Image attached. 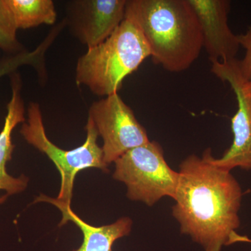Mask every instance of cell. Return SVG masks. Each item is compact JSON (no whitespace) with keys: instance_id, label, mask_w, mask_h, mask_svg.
<instances>
[{"instance_id":"10","label":"cell","mask_w":251,"mask_h":251,"mask_svg":"<svg viewBox=\"0 0 251 251\" xmlns=\"http://www.w3.org/2000/svg\"><path fill=\"white\" fill-rule=\"evenodd\" d=\"M10 75L12 94L7 105L4 126L0 132V190L6 191L7 195H14L25 190L28 178L25 176L14 177L6 171V163L11 161L15 148L12 142L13 130L19 124L25 121L24 102L21 95V76L16 73Z\"/></svg>"},{"instance_id":"14","label":"cell","mask_w":251,"mask_h":251,"mask_svg":"<svg viewBox=\"0 0 251 251\" xmlns=\"http://www.w3.org/2000/svg\"><path fill=\"white\" fill-rule=\"evenodd\" d=\"M238 36L241 48L245 51L242 60H239V69L243 77L249 80L251 78V26L245 33Z\"/></svg>"},{"instance_id":"11","label":"cell","mask_w":251,"mask_h":251,"mask_svg":"<svg viewBox=\"0 0 251 251\" xmlns=\"http://www.w3.org/2000/svg\"><path fill=\"white\" fill-rule=\"evenodd\" d=\"M62 213L59 226L68 222L74 223L83 234V242L78 249L72 251H113L114 243L118 239L129 235L133 221L130 218L122 217L113 224L103 226H94L87 224L66 204L51 202Z\"/></svg>"},{"instance_id":"6","label":"cell","mask_w":251,"mask_h":251,"mask_svg":"<svg viewBox=\"0 0 251 251\" xmlns=\"http://www.w3.org/2000/svg\"><path fill=\"white\" fill-rule=\"evenodd\" d=\"M88 118L103 138V160L108 166L132 149L150 142L146 130L118 93L94 102Z\"/></svg>"},{"instance_id":"2","label":"cell","mask_w":251,"mask_h":251,"mask_svg":"<svg viewBox=\"0 0 251 251\" xmlns=\"http://www.w3.org/2000/svg\"><path fill=\"white\" fill-rule=\"evenodd\" d=\"M125 17L140 28L153 63L165 70L184 72L199 57L202 31L188 0H128Z\"/></svg>"},{"instance_id":"7","label":"cell","mask_w":251,"mask_h":251,"mask_svg":"<svg viewBox=\"0 0 251 251\" xmlns=\"http://www.w3.org/2000/svg\"><path fill=\"white\" fill-rule=\"evenodd\" d=\"M211 71L222 82L230 85L237 99V110L231 120L232 145L221 158H214L211 152L210 161L226 171L236 168L251 171V94L248 80L243 77L237 59L211 63Z\"/></svg>"},{"instance_id":"18","label":"cell","mask_w":251,"mask_h":251,"mask_svg":"<svg viewBox=\"0 0 251 251\" xmlns=\"http://www.w3.org/2000/svg\"><path fill=\"white\" fill-rule=\"evenodd\" d=\"M247 86L248 89H249V92H250V93L251 94V78L250 79V80H248Z\"/></svg>"},{"instance_id":"19","label":"cell","mask_w":251,"mask_h":251,"mask_svg":"<svg viewBox=\"0 0 251 251\" xmlns=\"http://www.w3.org/2000/svg\"><path fill=\"white\" fill-rule=\"evenodd\" d=\"M6 197H7L6 196H3V197H0V204L4 202L5 200H6Z\"/></svg>"},{"instance_id":"13","label":"cell","mask_w":251,"mask_h":251,"mask_svg":"<svg viewBox=\"0 0 251 251\" xmlns=\"http://www.w3.org/2000/svg\"><path fill=\"white\" fill-rule=\"evenodd\" d=\"M57 36L54 31H51L45 41L32 52L24 51L16 54H10L7 57L0 59V78L14 74L18 68L23 65H31L39 69V73L43 72L44 54Z\"/></svg>"},{"instance_id":"1","label":"cell","mask_w":251,"mask_h":251,"mask_svg":"<svg viewBox=\"0 0 251 251\" xmlns=\"http://www.w3.org/2000/svg\"><path fill=\"white\" fill-rule=\"evenodd\" d=\"M211 152L206 149L202 157L191 154L180 163L172 211L181 234L204 251H221L240 227L243 192L230 172L211 163Z\"/></svg>"},{"instance_id":"17","label":"cell","mask_w":251,"mask_h":251,"mask_svg":"<svg viewBox=\"0 0 251 251\" xmlns=\"http://www.w3.org/2000/svg\"><path fill=\"white\" fill-rule=\"evenodd\" d=\"M238 242L251 243V239L247 237L239 235V234L236 233L235 232L231 236L230 239H229V246Z\"/></svg>"},{"instance_id":"3","label":"cell","mask_w":251,"mask_h":251,"mask_svg":"<svg viewBox=\"0 0 251 251\" xmlns=\"http://www.w3.org/2000/svg\"><path fill=\"white\" fill-rule=\"evenodd\" d=\"M151 51L135 22L125 20L108 39L88 49L77 62V85H85L99 97L118 93L126 77L133 74Z\"/></svg>"},{"instance_id":"5","label":"cell","mask_w":251,"mask_h":251,"mask_svg":"<svg viewBox=\"0 0 251 251\" xmlns=\"http://www.w3.org/2000/svg\"><path fill=\"white\" fill-rule=\"evenodd\" d=\"M114 179L126 186L127 198L152 206L164 197L174 200L179 173L172 169L158 142L129 150L115 162Z\"/></svg>"},{"instance_id":"4","label":"cell","mask_w":251,"mask_h":251,"mask_svg":"<svg viewBox=\"0 0 251 251\" xmlns=\"http://www.w3.org/2000/svg\"><path fill=\"white\" fill-rule=\"evenodd\" d=\"M85 143L72 150H64L56 146L46 135L40 106L30 103L27 109V122L23 125L21 135L29 145L49 157L61 176V187L57 198L41 194L37 202H54L71 206L74 181L77 173L87 168H98L108 173V165L103 160L102 148L97 143L99 133L94 122L88 118L85 126Z\"/></svg>"},{"instance_id":"9","label":"cell","mask_w":251,"mask_h":251,"mask_svg":"<svg viewBox=\"0 0 251 251\" xmlns=\"http://www.w3.org/2000/svg\"><path fill=\"white\" fill-rule=\"evenodd\" d=\"M201 26L203 48L211 63L237 59L240 49L239 36L229 27L228 0H188Z\"/></svg>"},{"instance_id":"16","label":"cell","mask_w":251,"mask_h":251,"mask_svg":"<svg viewBox=\"0 0 251 251\" xmlns=\"http://www.w3.org/2000/svg\"><path fill=\"white\" fill-rule=\"evenodd\" d=\"M0 49L10 54H16L25 51L18 40L11 39L1 29H0Z\"/></svg>"},{"instance_id":"12","label":"cell","mask_w":251,"mask_h":251,"mask_svg":"<svg viewBox=\"0 0 251 251\" xmlns=\"http://www.w3.org/2000/svg\"><path fill=\"white\" fill-rule=\"evenodd\" d=\"M18 29L53 25L57 12L52 0H7Z\"/></svg>"},{"instance_id":"15","label":"cell","mask_w":251,"mask_h":251,"mask_svg":"<svg viewBox=\"0 0 251 251\" xmlns=\"http://www.w3.org/2000/svg\"><path fill=\"white\" fill-rule=\"evenodd\" d=\"M0 29L11 39L17 40L18 28L7 0H0Z\"/></svg>"},{"instance_id":"20","label":"cell","mask_w":251,"mask_h":251,"mask_svg":"<svg viewBox=\"0 0 251 251\" xmlns=\"http://www.w3.org/2000/svg\"></svg>"},{"instance_id":"8","label":"cell","mask_w":251,"mask_h":251,"mask_svg":"<svg viewBox=\"0 0 251 251\" xmlns=\"http://www.w3.org/2000/svg\"><path fill=\"white\" fill-rule=\"evenodd\" d=\"M127 0H77L69 8L71 29L88 49L103 43L125 20Z\"/></svg>"}]
</instances>
